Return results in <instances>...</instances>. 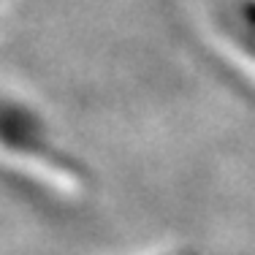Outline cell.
<instances>
[{
    "instance_id": "1",
    "label": "cell",
    "mask_w": 255,
    "mask_h": 255,
    "mask_svg": "<svg viewBox=\"0 0 255 255\" xmlns=\"http://www.w3.org/2000/svg\"><path fill=\"white\" fill-rule=\"evenodd\" d=\"M0 177L30 187L35 196L74 204L87 190V177L68 147L57 141L49 120L27 101L0 87Z\"/></svg>"
}]
</instances>
